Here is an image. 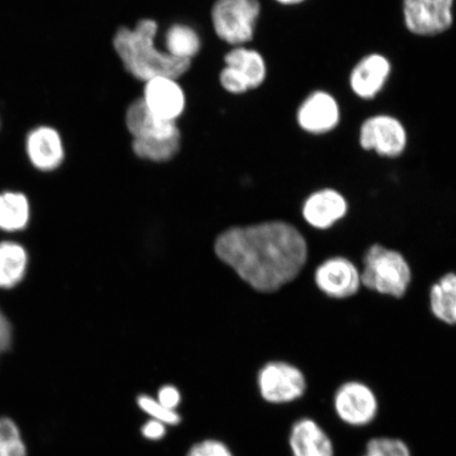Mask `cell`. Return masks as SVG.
<instances>
[{"mask_svg":"<svg viewBox=\"0 0 456 456\" xmlns=\"http://www.w3.org/2000/svg\"><path fill=\"white\" fill-rule=\"evenodd\" d=\"M216 253L250 287L271 293L298 275L305 265L307 248L297 228L267 222L227 231L216 240Z\"/></svg>","mask_w":456,"mask_h":456,"instance_id":"6da1fadb","label":"cell"},{"mask_svg":"<svg viewBox=\"0 0 456 456\" xmlns=\"http://www.w3.org/2000/svg\"><path fill=\"white\" fill-rule=\"evenodd\" d=\"M158 28L156 20L146 19L134 28H119L113 37L114 50L125 69L142 82L159 77L178 78L191 65V61L175 59L157 47Z\"/></svg>","mask_w":456,"mask_h":456,"instance_id":"7a4b0ae2","label":"cell"},{"mask_svg":"<svg viewBox=\"0 0 456 456\" xmlns=\"http://www.w3.org/2000/svg\"><path fill=\"white\" fill-rule=\"evenodd\" d=\"M363 261L361 281L364 287L393 297H403L411 281V270L402 254L376 244L369 248Z\"/></svg>","mask_w":456,"mask_h":456,"instance_id":"3957f363","label":"cell"},{"mask_svg":"<svg viewBox=\"0 0 456 456\" xmlns=\"http://www.w3.org/2000/svg\"><path fill=\"white\" fill-rule=\"evenodd\" d=\"M260 13L258 0H216L212 9L216 37L235 47L248 44L254 38Z\"/></svg>","mask_w":456,"mask_h":456,"instance_id":"277c9868","label":"cell"},{"mask_svg":"<svg viewBox=\"0 0 456 456\" xmlns=\"http://www.w3.org/2000/svg\"><path fill=\"white\" fill-rule=\"evenodd\" d=\"M359 144L380 157L397 158L406 151L408 133L404 125L390 114H376L362 124Z\"/></svg>","mask_w":456,"mask_h":456,"instance_id":"5b68a950","label":"cell"},{"mask_svg":"<svg viewBox=\"0 0 456 456\" xmlns=\"http://www.w3.org/2000/svg\"><path fill=\"white\" fill-rule=\"evenodd\" d=\"M454 0H403L404 26L414 36L436 37L452 27Z\"/></svg>","mask_w":456,"mask_h":456,"instance_id":"8992f818","label":"cell"},{"mask_svg":"<svg viewBox=\"0 0 456 456\" xmlns=\"http://www.w3.org/2000/svg\"><path fill=\"white\" fill-rule=\"evenodd\" d=\"M260 395L266 403L283 404L297 401L305 395L304 373L287 362H270L258 374Z\"/></svg>","mask_w":456,"mask_h":456,"instance_id":"52a82bcc","label":"cell"},{"mask_svg":"<svg viewBox=\"0 0 456 456\" xmlns=\"http://www.w3.org/2000/svg\"><path fill=\"white\" fill-rule=\"evenodd\" d=\"M336 414L346 425L367 426L379 411V402L372 390L358 381L342 385L334 396Z\"/></svg>","mask_w":456,"mask_h":456,"instance_id":"ba28073f","label":"cell"},{"mask_svg":"<svg viewBox=\"0 0 456 456\" xmlns=\"http://www.w3.org/2000/svg\"><path fill=\"white\" fill-rule=\"evenodd\" d=\"M296 118L305 133L314 135L327 134L338 128L340 123L339 102L327 91H314L301 102Z\"/></svg>","mask_w":456,"mask_h":456,"instance_id":"9c48e42d","label":"cell"},{"mask_svg":"<svg viewBox=\"0 0 456 456\" xmlns=\"http://www.w3.org/2000/svg\"><path fill=\"white\" fill-rule=\"evenodd\" d=\"M176 79L159 77L145 82L142 100L151 113L164 121L176 122L185 110V93Z\"/></svg>","mask_w":456,"mask_h":456,"instance_id":"30bf717a","label":"cell"},{"mask_svg":"<svg viewBox=\"0 0 456 456\" xmlns=\"http://www.w3.org/2000/svg\"><path fill=\"white\" fill-rule=\"evenodd\" d=\"M392 72L391 61L380 53L362 57L353 68L349 84L353 94L362 100H373L385 88Z\"/></svg>","mask_w":456,"mask_h":456,"instance_id":"8fae6325","label":"cell"},{"mask_svg":"<svg viewBox=\"0 0 456 456\" xmlns=\"http://www.w3.org/2000/svg\"><path fill=\"white\" fill-rule=\"evenodd\" d=\"M317 287L334 298H346L361 287V273L351 261L336 256L324 261L315 273Z\"/></svg>","mask_w":456,"mask_h":456,"instance_id":"7c38bea8","label":"cell"},{"mask_svg":"<svg viewBox=\"0 0 456 456\" xmlns=\"http://www.w3.org/2000/svg\"><path fill=\"white\" fill-rule=\"evenodd\" d=\"M133 140H167L181 138L176 122L164 121L151 113L144 101L135 100L127 108L125 117Z\"/></svg>","mask_w":456,"mask_h":456,"instance_id":"4fadbf2b","label":"cell"},{"mask_svg":"<svg viewBox=\"0 0 456 456\" xmlns=\"http://www.w3.org/2000/svg\"><path fill=\"white\" fill-rule=\"evenodd\" d=\"M26 151L34 167L42 171L59 168L65 159L64 142L56 129L39 126L28 134Z\"/></svg>","mask_w":456,"mask_h":456,"instance_id":"5bb4252c","label":"cell"},{"mask_svg":"<svg viewBox=\"0 0 456 456\" xmlns=\"http://www.w3.org/2000/svg\"><path fill=\"white\" fill-rule=\"evenodd\" d=\"M289 444L293 456H334L332 441L311 419L295 421L290 428Z\"/></svg>","mask_w":456,"mask_h":456,"instance_id":"9a60e30c","label":"cell"},{"mask_svg":"<svg viewBox=\"0 0 456 456\" xmlns=\"http://www.w3.org/2000/svg\"><path fill=\"white\" fill-rule=\"evenodd\" d=\"M347 210V203L338 191L326 188L312 193L304 205L305 219L314 227L326 230L335 222L344 218Z\"/></svg>","mask_w":456,"mask_h":456,"instance_id":"2e32d148","label":"cell"},{"mask_svg":"<svg viewBox=\"0 0 456 456\" xmlns=\"http://www.w3.org/2000/svg\"><path fill=\"white\" fill-rule=\"evenodd\" d=\"M225 66L232 68L247 81L250 90L259 88L267 76L265 57L258 51L239 45L224 57Z\"/></svg>","mask_w":456,"mask_h":456,"instance_id":"e0dca14e","label":"cell"},{"mask_svg":"<svg viewBox=\"0 0 456 456\" xmlns=\"http://www.w3.org/2000/svg\"><path fill=\"white\" fill-rule=\"evenodd\" d=\"M28 254L24 247L12 241L0 242V289H13L25 278Z\"/></svg>","mask_w":456,"mask_h":456,"instance_id":"ac0fdd59","label":"cell"},{"mask_svg":"<svg viewBox=\"0 0 456 456\" xmlns=\"http://www.w3.org/2000/svg\"><path fill=\"white\" fill-rule=\"evenodd\" d=\"M30 220V204L24 193H0V230L14 232L25 230Z\"/></svg>","mask_w":456,"mask_h":456,"instance_id":"d6986e66","label":"cell"},{"mask_svg":"<svg viewBox=\"0 0 456 456\" xmlns=\"http://www.w3.org/2000/svg\"><path fill=\"white\" fill-rule=\"evenodd\" d=\"M201 38L195 28L175 24L165 33V53L182 61L193 59L201 50Z\"/></svg>","mask_w":456,"mask_h":456,"instance_id":"ffe728a7","label":"cell"},{"mask_svg":"<svg viewBox=\"0 0 456 456\" xmlns=\"http://www.w3.org/2000/svg\"><path fill=\"white\" fill-rule=\"evenodd\" d=\"M431 309L440 321L456 324V275L447 273L431 289Z\"/></svg>","mask_w":456,"mask_h":456,"instance_id":"44dd1931","label":"cell"},{"mask_svg":"<svg viewBox=\"0 0 456 456\" xmlns=\"http://www.w3.org/2000/svg\"><path fill=\"white\" fill-rule=\"evenodd\" d=\"M181 138L167 140H133L131 147L141 159L152 162H167L179 151Z\"/></svg>","mask_w":456,"mask_h":456,"instance_id":"7402d4cb","label":"cell"},{"mask_svg":"<svg viewBox=\"0 0 456 456\" xmlns=\"http://www.w3.org/2000/svg\"><path fill=\"white\" fill-rule=\"evenodd\" d=\"M136 406L148 416V419L161 421L168 427L179 426L182 423L180 412L164 407L156 397L141 395L136 397Z\"/></svg>","mask_w":456,"mask_h":456,"instance_id":"603a6c76","label":"cell"},{"mask_svg":"<svg viewBox=\"0 0 456 456\" xmlns=\"http://www.w3.org/2000/svg\"><path fill=\"white\" fill-rule=\"evenodd\" d=\"M0 456H27L19 427L7 418H0Z\"/></svg>","mask_w":456,"mask_h":456,"instance_id":"cb8c5ba5","label":"cell"},{"mask_svg":"<svg viewBox=\"0 0 456 456\" xmlns=\"http://www.w3.org/2000/svg\"><path fill=\"white\" fill-rule=\"evenodd\" d=\"M362 456H412L406 443L397 438H373L367 444Z\"/></svg>","mask_w":456,"mask_h":456,"instance_id":"d4e9b609","label":"cell"},{"mask_svg":"<svg viewBox=\"0 0 456 456\" xmlns=\"http://www.w3.org/2000/svg\"><path fill=\"white\" fill-rule=\"evenodd\" d=\"M185 456H236L230 446L218 438H204L192 444Z\"/></svg>","mask_w":456,"mask_h":456,"instance_id":"484cf974","label":"cell"},{"mask_svg":"<svg viewBox=\"0 0 456 456\" xmlns=\"http://www.w3.org/2000/svg\"><path fill=\"white\" fill-rule=\"evenodd\" d=\"M220 84L228 94H243L250 90L248 84L240 74L228 66L220 72Z\"/></svg>","mask_w":456,"mask_h":456,"instance_id":"4316f807","label":"cell"},{"mask_svg":"<svg viewBox=\"0 0 456 456\" xmlns=\"http://www.w3.org/2000/svg\"><path fill=\"white\" fill-rule=\"evenodd\" d=\"M167 431L168 426L151 419H148L140 428L142 437L151 442L162 441L167 436Z\"/></svg>","mask_w":456,"mask_h":456,"instance_id":"83f0119b","label":"cell"},{"mask_svg":"<svg viewBox=\"0 0 456 456\" xmlns=\"http://www.w3.org/2000/svg\"><path fill=\"white\" fill-rule=\"evenodd\" d=\"M157 401L170 410L178 411L182 403V395L178 387L173 385H167L159 387L157 395Z\"/></svg>","mask_w":456,"mask_h":456,"instance_id":"f1b7e54d","label":"cell"},{"mask_svg":"<svg viewBox=\"0 0 456 456\" xmlns=\"http://www.w3.org/2000/svg\"><path fill=\"white\" fill-rule=\"evenodd\" d=\"M11 344H12V327L8 318L0 310V354L8 351Z\"/></svg>","mask_w":456,"mask_h":456,"instance_id":"f546056e","label":"cell"},{"mask_svg":"<svg viewBox=\"0 0 456 456\" xmlns=\"http://www.w3.org/2000/svg\"><path fill=\"white\" fill-rule=\"evenodd\" d=\"M275 2L283 5H296L305 3V0H275Z\"/></svg>","mask_w":456,"mask_h":456,"instance_id":"4dcf8cb0","label":"cell"}]
</instances>
